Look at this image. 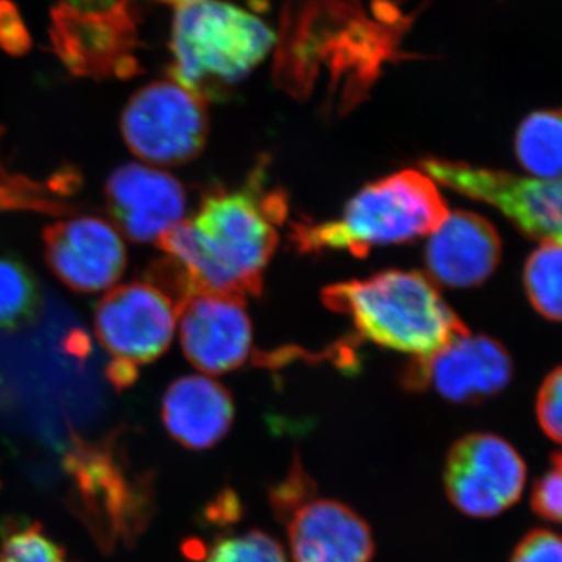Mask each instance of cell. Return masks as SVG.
Returning <instances> with one entry per match:
<instances>
[{
  "mask_svg": "<svg viewBox=\"0 0 562 562\" xmlns=\"http://www.w3.org/2000/svg\"><path fill=\"white\" fill-rule=\"evenodd\" d=\"M286 214V195L266 188L260 166L238 190L206 192L195 216L181 221L157 244L192 294L260 295L262 273Z\"/></svg>",
  "mask_w": 562,
  "mask_h": 562,
  "instance_id": "1",
  "label": "cell"
},
{
  "mask_svg": "<svg viewBox=\"0 0 562 562\" xmlns=\"http://www.w3.org/2000/svg\"><path fill=\"white\" fill-rule=\"evenodd\" d=\"M322 302L349 317L361 338L414 358L430 357L469 333L435 281L416 271H387L333 284L322 291Z\"/></svg>",
  "mask_w": 562,
  "mask_h": 562,
  "instance_id": "2",
  "label": "cell"
},
{
  "mask_svg": "<svg viewBox=\"0 0 562 562\" xmlns=\"http://www.w3.org/2000/svg\"><path fill=\"white\" fill-rule=\"evenodd\" d=\"M447 216L435 181L406 169L368 184L336 220L292 225L291 241L303 254L344 250L364 258L373 247L431 235Z\"/></svg>",
  "mask_w": 562,
  "mask_h": 562,
  "instance_id": "3",
  "label": "cell"
},
{
  "mask_svg": "<svg viewBox=\"0 0 562 562\" xmlns=\"http://www.w3.org/2000/svg\"><path fill=\"white\" fill-rule=\"evenodd\" d=\"M276 40L260 18L232 3H184L173 22V77L205 101L211 87H228L249 76L268 57Z\"/></svg>",
  "mask_w": 562,
  "mask_h": 562,
  "instance_id": "4",
  "label": "cell"
},
{
  "mask_svg": "<svg viewBox=\"0 0 562 562\" xmlns=\"http://www.w3.org/2000/svg\"><path fill=\"white\" fill-rule=\"evenodd\" d=\"M179 310L149 281H132L111 290L98 303L94 327L103 349L113 358L111 383L127 387L138 368L158 360L171 346Z\"/></svg>",
  "mask_w": 562,
  "mask_h": 562,
  "instance_id": "5",
  "label": "cell"
},
{
  "mask_svg": "<svg viewBox=\"0 0 562 562\" xmlns=\"http://www.w3.org/2000/svg\"><path fill=\"white\" fill-rule=\"evenodd\" d=\"M125 143L140 160L179 166L194 160L209 138L205 102L177 81L136 92L122 113Z\"/></svg>",
  "mask_w": 562,
  "mask_h": 562,
  "instance_id": "6",
  "label": "cell"
},
{
  "mask_svg": "<svg viewBox=\"0 0 562 562\" xmlns=\"http://www.w3.org/2000/svg\"><path fill=\"white\" fill-rule=\"evenodd\" d=\"M420 168L435 183L490 203L528 238L561 241V180L517 177L441 158H427Z\"/></svg>",
  "mask_w": 562,
  "mask_h": 562,
  "instance_id": "7",
  "label": "cell"
},
{
  "mask_svg": "<svg viewBox=\"0 0 562 562\" xmlns=\"http://www.w3.org/2000/svg\"><path fill=\"white\" fill-rule=\"evenodd\" d=\"M527 464L501 436L472 432L453 443L443 465V490L458 512L490 519L522 497Z\"/></svg>",
  "mask_w": 562,
  "mask_h": 562,
  "instance_id": "8",
  "label": "cell"
},
{
  "mask_svg": "<svg viewBox=\"0 0 562 562\" xmlns=\"http://www.w3.org/2000/svg\"><path fill=\"white\" fill-rule=\"evenodd\" d=\"M512 376V357L501 342L465 333L430 357L414 358L403 383L413 391L432 387L449 402L480 403L505 390Z\"/></svg>",
  "mask_w": 562,
  "mask_h": 562,
  "instance_id": "9",
  "label": "cell"
},
{
  "mask_svg": "<svg viewBox=\"0 0 562 562\" xmlns=\"http://www.w3.org/2000/svg\"><path fill=\"white\" fill-rule=\"evenodd\" d=\"M44 255L52 272L76 292L109 290L127 268L120 232L95 216L57 222L43 233Z\"/></svg>",
  "mask_w": 562,
  "mask_h": 562,
  "instance_id": "10",
  "label": "cell"
},
{
  "mask_svg": "<svg viewBox=\"0 0 562 562\" xmlns=\"http://www.w3.org/2000/svg\"><path fill=\"white\" fill-rule=\"evenodd\" d=\"M184 357L199 371L221 375L236 371L251 355V322L243 297L195 294L179 312Z\"/></svg>",
  "mask_w": 562,
  "mask_h": 562,
  "instance_id": "11",
  "label": "cell"
},
{
  "mask_svg": "<svg viewBox=\"0 0 562 562\" xmlns=\"http://www.w3.org/2000/svg\"><path fill=\"white\" fill-rule=\"evenodd\" d=\"M114 224L135 243H158L184 220L187 191L171 173L149 166H120L105 187Z\"/></svg>",
  "mask_w": 562,
  "mask_h": 562,
  "instance_id": "12",
  "label": "cell"
},
{
  "mask_svg": "<svg viewBox=\"0 0 562 562\" xmlns=\"http://www.w3.org/2000/svg\"><path fill=\"white\" fill-rule=\"evenodd\" d=\"M294 562H371L375 543L368 522L341 502L313 498L288 519Z\"/></svg>",
  "mask_w": 562,
  "mask_h": 562,
  "instance_id": "13",
  "label": "cell"
},
{
  "mask_svg": "<svg viewBox=\"0 0 562 562\" xmlns=\"http://www.w3.org/2000/svg\"><path fill=\"white\" fill-rule=\"evenodd\" d=\"M425 260L431 280L449 288H473L490 279L502 260V239L491 222L454 211L431 233Z\"/></svg>",
  "mask_w": 562,
  "mask_h": 562,
  "instance_id": "14",
  "label": "cell"
},
{
  "mask_svg": "<svg viewBox=\"0 0 562 562\" xmlns=\"http://www.w3.org/2000/svg\"><path fill=\"white\" fill-rule=\"evenodd\" d=\"M66 462L83 508L91 513L92 519L101 520L102 531L113 539L135 536L143 524L140 520L147 519L138 513L147 501H138V487L114 464L110 447L77 441Z\"/></svg>",
  "mask_w": 562,
  "mask_h": 562,
  "instance_id": "15",
  "label": "cell"
},
{
  "mask_svg": "<svg viewBox=\"0 0 562 562\" xmlns=\"http://www.w3.org/2000/svg\"><path fill=\"white\" fill-rule=\"evenodd\" d=\"M161 419L173 441L201 452L213 449L228 435L235 405L231 392L213 379L181 376L162 395Z\"/></svg>",
  "mask_w": 562,
  "mask_h": 562,
  "instance_id": "16",
  "label": "cell"
},
{
  "mask_svg": "<svg viewBox=\"0 0 562 562\" xmlns=\"http://www.w3.org/2000/svg\"><path fill=\"white\" fill-rule=\"evenodd\" d=\"M560 111H536L516 135V155L535 179L561 180Z\"/></svg>",
  "mask_w": 562,
  "mask_h": 562,
  "instance_id": "17",
  "label": "cell"
},
{
  "mask_svg": "<svg viewBox=\"0 0 562 562\" xmlns=\"http://www.w3.org/2000/svg\"><path fill=\"white\" fill-rule=\"evenodd\" d=\"M41 290L35 276L14 257H0V328L20 330L40 316Z\"/></svg>",
  "mask_w": 562,
  "mask_h": 562,
  "instance_id": "18",
  "label": "cell"
},
{
  "mask_svg": "<svg viewBox=\"0 0 562 562\" xmlns=\"http://www.w3.org/2000/svg\"><path fill=\"white\" fill-rule=\"evenodd\" d=\"M525 290L536 312L561 319V241L541 243L525 266Z\"/></svg>",
  "mask_w": 562,
  "mask_h": 562,
  "instance_id": "19",
  "label": "cell"
},
{
  "mask_svg": "<svg viewBox=\"0 0 562 562\" xmlns=\"http://www.w3.org/2000/svg\"><path fill=\"white\" fill-rule=\"evenodd\" d=\"M184 552L195 562H288L280 543L257 530L225 536L210 547L190 541Z\"/></svg>",
  "mask_w": 562,
  "mask_h": 562,
  "instance_id": "20",
  "label": "cell"
},
{
  "mask_svg": "<svg viewBox=\"0 0 562 562\" xmlns=\"http://www.w3.org/2000/svg\"><path fill=\"white\" fill-rule=\"evenodd\" d=\"M0 562H74L68 552L43 530L40 524L3 525Z\"/></svg>",
  "mask_w": 562,
  "mask_h": 562,
  "instance_id": "21",
  "label": "cell"
},
{
  "mask_svg": "<svg viewBox=\"0 0 562 562\" xmlns=\"http://www.w3.org/2000/svg\"><path fill=\"white\" fill-rule=\"evenodd\" d=\"M316 486L301 462L292 464L290 475L271 492L273 513L281 520H288L301 506L313 501Z\"/></svg>",
  "mask_w": 562,
  "mask_h": 562,
  "instance_id": "22",
  "label": "cell"
},
{
  "mask_svg": "<svg viewBox=\"0 0 562 562\" xmlns=\"http://www.w3.org/2000/svg\"><path fill=\"white\" fill-rule=\"evenodd\" d=\"M561 454L554 452L552 457V468L549 469L541 479L536 480L531 492V509L536 516L547 520V522H561Z\"/></svg>",
  "mask_w": 562,
  "mask_h": 562,
  "instance_id": "23",
  "label": "cell"
},
{
  "mask_svg": "<svg viewBox=\"0 0 562 562\" xmlns=\"http://www.w3.org/2000/svg\"><path fill=\"white\" fill-rule=\"evenodd\" d=\"M561 402L562 372L561 368H557L543 380L536 402L539 427L546 432L547 438L557 443H560L562 438Z\"/></svg>",
  "mask_w": 562,
  "mask_h": 562,
  "instance_id": "24",
  "label": "cell"
},
{
  "mask_svg": "<svg viewBox=\"0 0 562 562\" xmlns=\"http://www.w3.org/2000/svg\"><path fill=\"white\" fill-rule=\"evenodd\" d=\"M509 562H562L560 536L550 530H531L520 539Z\"/></svg>",
  "mask_w": 562,
  "mask_h": 562,
  "instance_id": "25",
  "label": "cell"
},
{
  "mask_svg": "<svg viewBox=\"0 0 562 562\" xmlns=\"http://www.w3.org/2000/svg\"><path fill=\"white\" fill-rule=\"evenodd\" d=\"M68 2L74 9L88 11V13H101L116 5V0H68Z\"/></svg>",
  "mask_w": 562,
  "mask_h": 562,
  "instance_id": "26",
  "label": "cell"
},
{
  "mask_svg": "<svg viewBox=\"0 0 562 562\" xmlns=\"http://www.w3.org/2000/svg\"><path fill=\"white\" fill-rule=\"evenodd\" d=\"M168 2L180 3V5H184V3L195 2V0H168Z\"/></svg>",
  "mask_w": 562,
  "mask_h": 562,
  "instance_id": "27",
  "label": "cell"
}]
</instances>
